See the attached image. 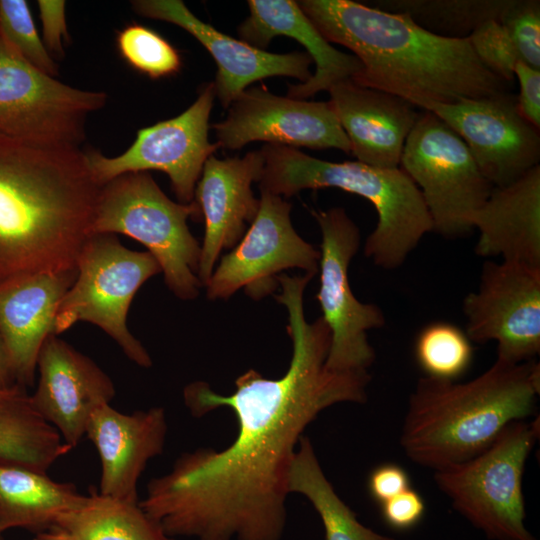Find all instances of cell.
<instances>
[{"mask_svg":"<svg viewBox=\"0 0 540 540\" xmlns=\"http://www.w3.org/2000/svg\"><path fill=\"white\" fill-rule=\"evenodd\" d=\"M306 275L279 277L275 295L288 314L292 357L286 373L268 379L249 369L235 391L221 395L196 381L183 391L194 417L226 407L237 435L222 450L181 454L172 468L147 484L140 507L172 536L196 540H281L287 519L288 478L305 429L326 408L364 403L368 371H336L326 364L331 334L322 317L304 312Z\"/></svg>","mask_w":540,"mask_h":540,"instance_id":"6da1fadb","label":"cell"},{"mask_svg":"<svg viewBox=\"0 0 540 540\" xmlns=\"http://www.w3.org/2000/svg\"><path fill=\"white\" fill-rule=\"evenodd\" d=\"M330 43L348 48L362 68L358 85L399 96L426 111L511 91L490 72L469 38H448L416 24L408 15L351 0L297 1Z\"/></svg>","mask_w":540,"mask_h":540,"instance_id":"7a4b0ae2","label":"cell"},{"mask_svg":"<svg viewBox=\"0 0 540 540\" xmlns=\"http://www.w3.org/2000/svg\"><path fill=\"white\" fill-rule=\"evenodd\" d=\"M101 187L78 147L0 137V287L77 270Z\"/></svg>","mask_w":540,"mask_h":540,"instance_id":"3957f363","label":"cell"},{"mask_svg":"<svg viewBox=\"0 0 540 540\" xmlns=\"http://www.w3.org/2000/svg\"><path fill=\"white\" fill-rule=\"evenodd\" d=\"M540 365L500 359L466 382L423 376L409 396L400 445L415 464L434 471L485 450L511 422L535 411Z\"/></svg>","mask_w":540,"mask_h":540,"instance_id":"277c9868","label":"cell"},{"mask_svg":"<svg viewBox=\"0 0 540 540\" xmlns=\"http://www.w3.org/2000/svg\"><path fill=\"white\" fill-rule=\"evenodd\" d=\"M259 189L290 197L306 189L338 188L368 200L377 224L366 238L364 254L385 270L400 267L433 223L421 192L399 167L378 168L359 161L330 162L301 150L265 144Z\"/></svg>","mask_w":540,"mask_h":540,"instance_id":"5b68a950","label":"cell"},{"mask_svg":"<svg viewBox=\"0 0 540 540\" xmlns=\"http://www.w3.org/2000/svg\"><path fill=\"white\" fill-rule=\"evenodd\" d=\"M201 221L198 205L168 198L149 172H130L102 185L92 234H124L143 244L161 267L170 291L193 300L202 284L197 276L201 245L188 218Z\"/></svg>","mask_w":540,"mask_h":540,"instance_id":"8992f818","label":"cell"},{"mask_svg":"<svg viewBox=\"0 0 540 540\" xmlns=\"http://www.w3.org/2000/svg\"><path fill=\"white\" fill-rule=\"evenodd\" d=\"M539 422L508 424L476 456L434 471L453 508L491 540H537L525 525L522 477Z\"/></svg>","mask_w":540,"mask_h":540,"instance_id":"52a82bcc","label":"cell"},{"mask_svg":"<svg viewBox=\"0 0 540 540\" xmlns=\"http://www.w3.org/2000/svg\"><path fill=\"white\" fill-rule=\"evenodd\" d=\"M161 272L148 251L124 247L115 234H91L77 260V276L57 309L55 334L79 321L101 328L138 366L149 368L147 350L127 327V313L138 289Z\"/></svg>","mask_w":540,"mask_h":540,"instance_id":"ba28073f","label":"cell"},{"mask_svg":"<svg viewBox=\"0 0 540 540\" xmlns=\"http://www.w3.org/2000/svg\"><path fill=\"white\" fill-rule=\"evenodd\" d=\"M399 167L418 187L433 223L447 239L473 231L471 218L493 185L463 139L442 119L424 111L406 139Z\"/></svg>","mask_w":540,"mask_h":540,"instance_id":"9c48e42d","label":"cell"},{"mask_svg":"<svg viewBox=\"0 0 540 540\" xmlns=\"http://www.w3.org/2000/svg\"><path fill=\"white\" fill-rule=\"evenodd\" d=\"M107 94L74 88L28 63L0 32V137L28 144L78 147L90 114Z\"/></svg>","mask_w":540,"mask_h":540,"instance_id":"30bf717a","label":"cell"},{"mask_svg":"<svg viewBox=\"0 0 540 540\" xmlns=\"http://www.w3.org/2000/svg\"><path fill=\"white\" fill-rule=\"evenodd\" d=\"M322 233L317 300L331 342L326 360L336 371H368L376 354L367 332L385 325L383 311L353 294L348 268L360 247V230L341 207L313 212Z\"/></svg>","mask_w":540,"mask_h":540,"instance_id":"8fae6325","label":"cell"},{"mask_svg":"<svg viewBox=\"0 0 540 540\" xmlns=\"http://www.w3.org/2000/svg\"><path fill=\"white\" fill-rule=\"evenodd\" d=\"M215 97L213 83L205 85L183 113L138 130L133 144L118 156L107 157L92 149L86 151L95 180L104 185L125 173L158 170L168 175L180 203L193 202L204 164L220 148L208 138Z\"/></svg>","mask_w":540,"mask_h":540,"instance_id":"7c38bea8","label":"cell"},{"mask_svg":"<svg viewBox=\"0 0 540 540\" xmlns=\"http://www.w3.org/2000/svg\"><path fill=\"white\" fill-rule=\"evenodd\" d=\"M258 213L238 244L225 254L206 284L210 300L228 299L244 289L255 301L273 294L280 273L299 268L316 274L320 252L300 237L290 219L291 204L260 191Z\"/></svg>","mask_w":540,"mask_h":540,"instance_id":"4fadbf2b","label":"cell"},{"mask_svg":"<svg viewBox=\"0 0 540 540\" xmlns=\"http://www.w3.org/2000/svg\"><path fill=\"white\" fill-rule=\"evenodd\" d=\"M472 343H497V359L522 363L540 352V267L486 261L477 288L463 299Z\"/></svg>","mask_w":540,"mask_h":540,"instance_id":"5bb4252c","label":"cell"},{"mask_svg":"<svg viewBox=\"0 0 540 540\" xmlns=\"http://www.w3.org/2000/svg\"><path fill=\"white\" fill-rule=\"evenodd\" d=\"M227 109L225 119L211 126L220 148L238 150L263 141L351 152L330 101L278 96L262 85L244 90Z\"/></svg>","mask_w":540,"mask_h":540,"instance_id":"9a60e30c","label":"cell"},{"mask_svg":"<svg viewBox=\"0 0 540 540\" xmlns=\"http://www.w3.org/2000/svg\"><path fill=\"white\" fill-rule=\"evenodd\" d=\"M430 111L466 143L478 168L493 187L506 186L539 165L540 132L519 112L511 91L433 104Z\"/></svg>","mask_w":540,"mask_h":540,"instance_id":"2e32d148","label":"cell"},{"mask_svg":"<svg viewBox=\"0 0 540 540\" xmlns=\"http://www.w3.org/2000/svg\"><path fill=\"white\" fill-rule=\"evenodd\" d=\"M131 4L137 14L177 25L204 46L216 62L215 95L226 109L255 81L286 76L303 83L312 75L313 62L307 53L278 54L256 48L205 23L181 0H136Z\"/></svg>","mask_w":540,"mask_h":540,"instance_id":"e0dca14e","label":"cell"},{"mask_svg":"<svg viewBox=\"0 0 540 540\" xmlns=\"http://www.w3.org/2000/svg\"><path fill=\"white\" fill-rule=\"evenodd\" d=\"M37 369L39 379L31 394L32 403L63 441L74 448L86 435L93 412L114 398V384L91 358L56 334L45 340Z\"/></svg>","mask_w":540,"mask_h":540,"instance_id":"ac0fdd59","label":"cell"},{"mask_svg":"<svg viewBox=\"0 0 540 540\" xmlns=\"http://www.w3.org/2000/svg\"><path fill=\"white\" fill-rule=\"evenodd\" d=\"M264 168L260 150L243 157L210 156L194 191V202L204 219L205 232L197 276L206 286L223 250L234 248L255 219L260 201L251 185L259 182Z\"/></svg>","mask_w":540,"mask_h":540,"instance_id":"d6986e66","label":"cell"},{"mask_svg":"<svg viewBox=\"0 0 540 540\" xmlns=\"http://www.w3.org/2000/svg\"><path fill=\"white\" fill-rule=\"evenodd\" d=\"M168 432L163 407L122 413L110 404L90 417L86 436L101 462L98 492L138 502L137 483L148 462L162 454Z\"/></svg>","mask_w":540,"mask_h":540,"instance_id":"ffe728a7","label":"cell"},{"mask_svg":"<svg viewBox=\"0 0 540 540\" xmlns=\"http://www.w3.org/2000/svg\"><path fill=\"white\" fill-rule=\"evenodd\" d=\"M328 92L357 161L378 168H399L406 139L422 114L419 108L351 79L335 84Z\"/></svg>","mask_w":540,"mask_h":540,"instance_id":"44dd1931","label":"cell"},{"mask_svg":"<svg viewBox=\"0 0 540 540\" xmlns=\"http://www.w3.org/2000/svg\"><path fill=\"white\" fill-rule=\"evenodd\" d=\"M76 276L77 270L41 273L0 287V335L18 385L34 384L40 350L55 334L58 306Z\"/></svg>","mask_w":540,"mask_h":540,"instance_id":"7402d4cb","label":"cell"},{"mask_svg":"<svg viewBox=\"0 0 540 540\" xmlns=\"http://www.w3.org/2000/svg\"><path fill=\"white\" fill-rule=\"evenodd\" d=\"M247 4L249 17L237 29L242 41L263 50L274 37L287 36L301 43L315 63V72L306 82L289 86L288 97L306 100L353 79L361 70L358 58L328 42L297 1L249 0Z\"/></svg>","mask_w":540,"mask_h":540,"instance_id":"603a6c76","label":"cell"},{"mask_svg":"<svg viewBox=\"0 0 540 540\" xmlns=\"http://www.w3.org/2000/svg\"><path fill=\"white\" fill-rule=\"evenodd\" d=\"M475 253L540 267V165L514 182L493 187L471 218Z\"/></svg>","mask_w":540,"mask_h":540,"instance_id":"cb8c5ba5","label":"cell"},{"mask_svg":"<svg viewBox=\"0 0 540 540\" xmlns=\"http://www.w3.org/2000/svg\"><path fill=\"white\" fill-rule=\"evenodd\" d=\"M86 495L72 483L57 482L46 473L0 462V532L20 528L39 533L78 507Z\"/></svg>","mask_w":540,"mask_h":540,"instance_id":"d4e9b609","label":"cell"},{"mask_svg":"<svg viewBox=\"0 0 540 540\" xmlns=\"http://www.w3.org/2000/svg\"><path fill=\"white\" fill-rule=\"evenodd\" d=\"M71 449L36 411L25 387L0 389V462L46 473Z\"/></svg>","mask_w":540,"mask_h":540,"instance_id":"484cf974","label":"cell"},{"mask_svg":"<svg viewBox=\"0 0 540 540\" xmlns=\"http://www.w3.org/2000/svg\"><path fill=\"white\" fill-rule=\"evenodd\" d=\"M56 525L73 540H175L138 502L102 495L90 487L84 501L62 513Z\"/></svg>","mask_w":540,"mask_h":540,"instance_id":"4316f807","label":"cell"},{"mask_svg":"<svg viewBox=\"0 0 540 540\" xmlns=\"http://www.w3.org/2000/svg\"><path fill=\"white\" fill-rule=\"evenodd\" d=\"M289 493L306 497L318 513L325 540H396L363 525L325 476L310 439L303 436L293 459Z\"/></svg>","mask_w":540,"mask_h":540,"instance_id":"83f0119b","label":"cell"},{"mask_svg":"<svg viewBox=\"0 0 540 540\" xmlns=\"http://www.w3.org/2000/svg\"><path fill=\"white\" fill-rule=\"evenodd\" d=\"M509 0H384L375 8L408 15L416 24L448 38H466L481 23L499 19Z\"/></svg>","mask_w":540,"mask_h":540,"instance_id":"f1b7e54d","label":"cell"},{"mask_svg":"<svg viewBox=\"0 0 540 540\" xmlns=\"http://www.w3.org/2000/svg\"><path fill=\"white\" fill-rule=\"evenodd\" d=\"M473 346L464 330L450 322H432L418 333L414 354L426 377L456 381L470 367Z\"/></svg>","mask_w":540,"mask_h":540,"instance_id":"f546056e","label":"cell"},{"mask_svg":"<svg viewBox=\"0 0 540 540\" xmlns=\"http://www.w3.org/2000/svg\"><path fill=\"white\" fill-rule=\"evenodd\" d=\"M116 45L130 67L151 79L173 76L182 67L177 49L144 25L130 24L122 28L117 33Z\"/></svg>","mask_w":540,"mask_h":540,"instance_id":"4dcf8cb0","label":"cell"},{"mask_svg":"<svg viewBox=\"0 0 540 540\" xmlns=\"http://www.w3.org/2000/svg\"><path fill=\"white\" fill-rule=\"evenodd\" d=\"M0 32L28 63L56 77L58 66L47 51L24 0H0Z\"/></svg>","mask_w":540,"mask_h":540,"instance_id":"1f68e13d","label":"cell"},{"mask_svg":"<svg viewBox=\"0 0 540 540\" xmlns=\"http://www.w3.org/2000/svg\"><path fill=\"white\" fill-rule=\"evenodd\" d=\"M468 38L482 64L512 84L515 65L521 58L507 29L497 19H490L478 25Z\"/></svg>","mask_w":540,"mask_h":540,"instance_id":"d6a6232c","label":"cell"},{"mask_svg":"<svg viewBox=\"0 0 540 540\" xmlns=\"http://www.w3.org/2000/svg\"><path fill=\"white\" fill-rule=\"evenodd\" d=\"M498 21L509 32L521 61L540 69V2L509 0Z\"/></svg>","mask_w":540,"mask_h":540,"instance_id":"836d02e7","label":"cell"},{"mask_svg":"<svg viewBox=\"0 0 540 540\" xmlns=\"http://www.w3.org/2000/svg\"><path fill=\"white\" fill-rule=\"evenodd\" d=\"M379 505L383 521L399 531L416 526L426 510L422 496L411 487Z\"/></svg>","mask_w":540,"mask_h":540,"instance_id":"e575fe53","label":"cell"},{"mask_svg":"<svg viewBox=\"0 0 540 540\" xmlns=\"http://www.w3.org/2000/svg\"><path fill=\"white\" fill-rule=\"evenodd\" d=\"M37 5L43 31L42 41L51 56L62 57L64 41L69 38L65 1L39 0Z\"/></svg>","mask_w":540,"mask_h":540,"instance_id":"d590c367","label":"cell"},{"mask_svg":"<svg viewBox=\"0 0 540 540\" xmlns=\"http://www.w3.org/2000/svg\"><path fill=\"white\" fill-rule=\"evenodd\" d=\"M520 93L517 106L521 115L536 128L540 129V69H536L522 61L514 68Z\"/></svg>","mask_w":540,"mask_h":540,"instance_id":"8d00e7d4","label":"cell"},{"mask_svg":"<svg viewBox=\"0 0 540 540\" xmlns=\"http://www.w3.org/2000/svg\"><path fill=\"white\" fill-rule=\"evenodd\" d=\"M367 486L370 496L379 504L411 487L406 470L393 463L376 467L369 475Z\"/></svg>","mask_w":540,"mask_h":540,"instance_id":"74e56055","label":"cell"},{"mask_svg":"<svg viewBox=\"0 0 540 540\" xmlns=\"http://www.w3.org/2000/svg\"><path fill=\"white\" fill-rule=\"evenodd\" d=\"M17 385L10 358L0 335V389Z\"/></svg>","mask_w":540,"mask_h":540,"instance_id":"f35d334b","label":"cell"},{"mask_svg":"<svg viewBox=\"0 0 540 540\" xmlns=\"http://www.w3.org/2000/svg\"><path fill=\"white\" fill-rule=\"evenodd\" d=\"M31 540H73L63 528L55 525L47 530L36 533Z\"/></svg>","mask_w":540,"mask_h":540,"instance_id":"ab89813d","label":"cell"},{"mask_svg":"<svg viewBox=\"0 0 540 540\" xmlns=\"http://www.w3.org/2000/svg\"><path fill=\"white\" fill-rule=\"evenodd\" d=\"M0 540H4L3 533L0 532Z\"/></svg>","mask_w":540,"mask_h":540,"instance_id":"60d3db41","label":"cell"}]
</instances>
